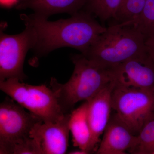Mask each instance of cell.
I'll list each match as a JSON object with an SVG mask.
<instances>
[{"label": "cell", "instance_id": "cell-19", "mask_svg": "<svg viewBox=\"0 0 154 154\" xmlns=\"http://www.w3.org/2000/svg\"><path fill=\"white\" fill-rule=\"evenodd\" d=\"M2 6L5 7H10L17 4L19 0H0Z\"/></svg>", "mask_w": 154, "mask_h": 154}, {"label": "cell", "instance_id": "cell-13", "mask_svg": "<svg viewBox=\"0 0 154 154\" xmlns=\"http://www.w3.org/2000/svg\"><path fill=\"white\" fill-rule=\"evenodd\" d=\"M88 102L85 101L70 115V132L72 137L73 146L90 153L91 132L88 118Z\"/></svg>", "mask_w": 154, "mask_h": 154}, {"label": "cell", "instance_id": "cell-4", "mask_svg": "<svg viewBox=\"0 0 154 154\" xmlns=\"http://www.w3.org/2000/svg\"><path fill=\"white\" fill-rule=\"evenodd\" d=\"M25 109L10 98L1 103L0 154H39L30 132L36 123L42 121Z\"/></svg>", "mask_w": 154, "mask_h": 154}, {"label": "cell", "instance_id": "cell-18", "mask_svg": "<svg viewBox=\"0 0 154 154\" xmlns=\"http://www.w3.org/2000/svg\"><path fill=\"white\" fill-rule=\"evenodd\" d=\"M148 53L154 61V34L146 40Z\"/></svg>", "mask_w": 154, "mask_h": 154}, {"label": "cell", "instance_id": "cell-11", "mask_svg": "<svg viewBox=\"0 0 154 154\" xmlns=\"http://www.w3.org/2000/svg\"><path fill=\"white\" fill-rule=\"evenodd\" d=\"M137 138L115 113L110 116L96 154H126L134 146Z\"/></svg>", "mask_w": 154, "mask_h": 154}, {"label": "cell", "instance_id": "cell-20", "mask_svg": "<svg viewBox=\"0 0 154 154\" xmlns=\"http://www.w3.org/2000/svg\"><path fill=\"white\" fill-rule=\"evenodd\" d=\"M68 154H88L86 151L84 150L81 149H79L78 150H75L69 152Z\"/></svg>", "mask_w": 154, "mask_h": 154}, {"label": "cell", "instance_id": "cell-12", "mask_svg": "<svg viewBox=\"0 0 154 154\" xmlns=\"http://www.w3.org/2000/svg\"><path fill=\"white\" fill-rule=\"evenodd\" d=\"M87 0H21L19 10L29 9L34 14L48 19L51 15L67 13L71 16L82 11Z\"/></svg>", "mask_w": 154, "mask_h": 154}, {"label": "cell", "instance_id": "cell-17", "mask_svg": "<svg viewBox=\"0 0 154 154\" xmlns=\"http://www.w3.org/2000/svg\"><path fill=\"white\" fill-rule=\"evenodd\" d=\"M146 39L154 34V0H147L141 14L135 22Z\"/></svg>", "mask_w": 154, "mask_h": 154}, {"label": "cell", "instance_id": "cell-6", "mask_svg": "<svg viewBox=\"0 0 154 154\" xmlns=\"http://www.w3.org/2000/svg\"><path fill=\"white\" fill-rule=\"evenodd\" d=\"M112 109L130 131L137 136L154 113V91L116 84L111 95Z\"/></svg>", "mask_w": 154, "mask_h": 154}, {"label": "cell", "instance_id": "cell-5", "mask_svg": "<svg viewBox=\"0 0 154 154\" xmlns=\"http://www.w3.org/2000/svg\"><path fill=\"white\" fill-rule=\"evenodd\" d=\"M0 89L43 122H56L64 115L54 92L45 85H32L10 78L0 82Z\"/></svg>", "mask_w": 154, "mask_h": 154}, {"label": "cell", "instance_id": "cell-3", "mask_svg": "<svg viewBox=\"0 0 154 154\" xmlns=\"http://www.w3.org/2000/svg\"><path fill=\"white\" fill-rule=\"evenodd\" d=\"M147 53L145 37L134 22H128L107 27L83 55L104 66L114 67Z\"/></svg>", "mask_w": 154, "mask_h": 154}, {"label": "cell", "instance_id": "cell-10", "mask_svg": "<svg viewBox=\"0 0 154 154\" xmlns=\"http://www.w3.org/2000/svg\"><path fill=\"white\" fill-rule=\"evenodd\" d=\"M116 84V80L109 83L93 98L87 101L88 121L91 132V154L96 153L101 141L100 137L110 120L112 109L111 95Z\"/></svg>", "mask_w": 154, "mask_h": 154}, {"label": "cell", "instance_id": "cell-16", "mask_svg": "<svg viewBox=\"0 0 154 154\" xmlns=\"http://www.w3.org/2000/svg\"><path fill=\"white\" fill-rule=\"evenodd\" d=\"M147 0H122L115 20L116 23L137 21L141 14Z\"/></svg>", "mask_w": 154, "mask_h": 154}, {"label": "cell", "instance_id": "cell-1", "mask_svg": "<svg viewBox=\"0 0 154 154\" xmlns=\"http://www.w3.org/2000/svg\"><path fill=\"white\" fill-rule=\"evenodd\" d=\"M67 19L49 21L33 14H22L20 18L33 33V49L38 55H46L54 50L70 47L84 54L107 28L95 17L82 11Z\"/></svg>", "mask_w": 154, "mask_h": 154}, {"label": "cell", "instance_id": "cell-21", "mask_svg": "<svg viewBox=\"0 0 154 154\" xmlns=\"http://www.w3.org/2000/svg\"><path fill=\"white\" fill-rule=\"evenodd\" d=\"M149 154H154V148L153 149H152L151 151Z\"/></svg>", "mask_w": 154, "mask_h": 154}, {"label": "cell", "instance_id": "cell-14", "mask_svg": "<svg viewBox=\"0 0 154 154\" xmlns=\"http://www.w3.org/2000/svg\"><path fill=\"white\" fill-rule=\"evenodd\" d=\"M122 0H87L82 11H87L102 22L115 19Z\"/></svg>", "mask_w": 154, "mask_h": 154}, {"label": "cell", "instance_id": "cell-7", "mask_svg": "<svg viewBox=\"0 0 154 154\" xmlns=\"http://www.w3.org/2000/svg\"><path fill=\"white\" fill-rule=\"evenodd\" d=\"M34 38L30 28L19 34L8 35L1 31L0 36V82L17 78L22 82L26 76L23 65L26 54L33 49Z\"/></svg>", "mask_w": 154, "mask_h": 154}, {"label": "cell", "instance_id": "cell-2", "mask_svg": "<svg viewBox=\"0 0 154 154\" xmlns=\"http://www.w3.org/2000/svg\"><path fill=\"white\" fill-rule=\"evenodd\" d=\"M71 77L65 84L52 78L50 85L65 114L70 113L78 102L88 101L109 83L115 80L113 67L104 66L88 59L83 54H74Z\"/></svg>", "mask_w": 154, "mask_h": 154}, {"label": "cell", "instance_id": "cell-8", "mask_svg": "<svg viewBox=\"0 0 154 154\" xmlns=\"http://www.w3.org/2000/svg\"><path fill=\"white\" fill-rule=\"evenodd\" d=\"M70 113H66L55 122L36 123L30 132L41 154H64L69 146Z\"/></svg>", "mask_w": 154, "mask_h": 154}, {"label": "cell", "instance_id": "cell-15", "mask_svg": "<svg viewBox=\"0 0 154 154\" xmlns=\"http://www.w3.org/2000/svg\"><path fill=\"white\" fill-rule=\"evenodd\" d=\"M154 148V113L137 136L134 146L129 152L134 154H149Z\"/></svg>", "mask_w": 154, "mask_h": 154}, {"label": "cell", "instance_id": "cell-9", "mask_svg": "<svg viewBox=\"0 0 154 154\" xmlns=\"http://www.w3.org/2000/svg\"><path fill=\"white\" fill-rule=\"evenodd\" d=\"M116 84L154 91V61L148 53L114 66Z\"/></svg>", "mask_w": 154, "mask_h": 154}]
</instances>
